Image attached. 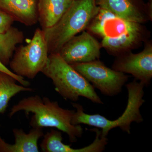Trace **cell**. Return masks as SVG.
I'll return each instance as SVG.
<instances>
[{"mask_svg":"<svg viewBox=\"0 0 152 152\" xmlns=\"http://www.w3.org/2000/svg\"><path fill=\"white\" fill-rule=\"evenodd\" d=\"M38 0H0V8L26 26L38 21Z\"/></svg>","mask_w":152,"mask_h":152,"instance_id":"12","label":"cell"},{"mask_svg":"<svg viewBox=\"0 0 152 152\" xmlns=\"http://www.w3.org/2000/svg\"><path fill=\"white\" fill-rule=\"evenodd\" d=\"M15 142L13 145L7 143L0 135V152H39L38 142L43 137L42 129L33 128L26 134L21 129L13 130Z\"/></svg>","mask_w":152,"mask_h":152,"instance_id":"13","label":"cell"},{"mask_svg":"<svg viewBox=\"0 0 152 152\" xmlns=\"http://www.w3.org/2000/svg\"><path fill=\"white\" fill-rule=\"evenodd\" d=\"M91 130L96 133L94 142L88 146L74 149L71 145L63 143L62 133L58 130L52 129L44 135L40 144L41 150L44 152H102L105 149L108 142L107 137H101V130L95 128Z\"/></svg>","mask_w":152,"mask_h":152,"instance_id":"10","label":"cell"},{"mask_svg":"<svg viewBox=\"0 0 152 152\" xmlns=\"http://www.w3.org/2000/svg\"><path fill=\"white\" fill-rule=\"evenodd\" d=\"M101 45L91 35L84 31L66 43L57 53L69 64L98 60Z\"/></svg>","mask_w":152,"mask_h":152,"instance_id":"7","label":"cell"},{"mask_svg":"<svg viewBox=\"0 0 152 152\" xmlns=\"http://www.w3.org/2000/svg\"><path fill=\"white\" fill-rule=\"evenodd\" d=\"M9 63L12 72L18 75L33 80L46 64L48 49L43 31L37 28L26 45L16 48Z\"/></svg>","mask_w":152,"mask_h":152,"instance_id":"5","label":"cell"},{"mask_svg":"<svg viewBox=\"0 0 152 152\" xmlns=\"http://www.w3.org/2000/svg\"><path fill=\"white\" fill-rule=\"evenodd\" d=\"M17 81L8 74L0 72V114L5 113L9 102L13 97L23 91H32L33 89L17 84Z\"/></svg>","mask_w":152,"mask_h":152,"instance_id":"16","label":"cell"},{"mask_svg":"<svg viewBox=\"0 0 152 152\" xmlns=\"http://www.w3.org/2000/svg\"><path fill=\"white\" fill-rule=\"evenodd\" d=\"M15 21L13 17L0 8V33L6 32Z\"/></svg>","mask_w":152,"mask_h":152,"instance_id":"18","label":"cell"},{"mask_svg":"<svg viewBox=\"0 0 152 152\" xmlns=\"http://www.w3.org/2000/svg\"><path fill=\"white\" fill-rule=\"evenodd\" d=\"M143 31L142 29L127 33L118 37L103 38L102 46L113 53L126 50L140 41Z\"/></svg>","mask_w":152,"mask_h":152,"instance_id":"17","label":"cell"},{"mask_svg":"<svg viewBox=\"0 0 152 152\" xmlns=\"http://www.w3.org/2000/svg\"><path fill=\"white\" fill-rule=\"evenodd\" d=\"M102 94L114 96L121 92L129 76L106 66L96 60L87 63L70 64Z\"/></svg>","mask_w":152,"mask_h":152,"instance_id":"6","label":"cell"},{"mask_svg":"<svg viewBox=\"0 0 152 152\" xmlns=\"http://www.w3.org/2000/svg\"><path fill=\"white\" fill-rule=\"evenodd\" d=\"M112 67L124 73L131 74L137 80L148 86L152 78V45H147L138 53H131L120 57Z\"/></svg>","mask_w":152,"mask_h":152,"instance_id":"8","label":"cell"},{"mask_svg":"<svg viewBox=\"0 0 152 152\" xmlns=\"http://www.w3.org/2000/svg\"><path fill=\"white\" fill-rule=\"evenodd\" d=\"M0 72H3L5 73L10 75L15 79L17 81L20 83L22 86L26 87L30 86V83L29 82L25 80L23 77L18 75L14 73L13 72H12L10 69L7 67L6 66L4 65L1 61H0Z\"/></svg>","mask_w":152,"mask_h":152,"instance_id":"19","label":"cell"},{"mask_svg":"<svg viewBox=\"0 0 152 152\" xmlns=\"http://www.w3.org/2000/svg\"><path fill=\"white\" fill-rule=\"evenodd\" d=\"M128 92L127 105L122 115L111 121L99 114L89 115L84 112L83 107L78 104L72 103L76 109L72 117L73 125H88L100 128L101 137H107L109 132L115 128H120L123 132L131 134V125L133 122L140 124L144 121L141 113V107L145 102L143 99L145 85L135 79L126 85Z\"/></svg>","mask_w":152,"mask_h":152,"instance_id":"2","label":"cell"},{"mask_svg":"<svg viewBox=\"0 0 152 152\" xmlns=\"http://www.w3.org/2000/svg\"><path fill=\"white\" fill-rule=\"evenodd\" d=\"M96 0H74L65 14L54 26L42 29L49 54L56 53L62 47L89 26L100 8Z\"/></svg>","mask_w":152,"mask_h":152,"instance_id":"4","label":"cell"},{"mask_svg":"<svg viewBox=\"0 0 152 152\" xmlns=\"http://www.w3.org/2000/svg\"><path fill=\"white\" fill-rule=\"evenodd\" d=\"M74 0H38V21L42 29L54 26L67 11Z\"/></svg>","mask_w":152,"mask_h":152,"instance_id":"14","label":"cell"},{"mask_svg":"<svg viewBox=\"0 0 152 152\" xmlns=\"http://www.w3.org/2000/svg\"><path fill=\"white\" fill-rule=\"evenodd\" d=\"M91 23L90 31L102 38L118 37L127 33L143 29L141 24L125 20L101 8Z\"/></svg>","mask_w":152,"mask_h":152,"instance_id":"9","label":"cell"},{"mask_svg":"<svg viewBox=\"0 0 152 152\" xmlns=\"http://www.w3.org/2000/svg\"><path fill=\"white\" fill-rule=\"evenodd\" d=\"M24 38L23 32L14 27L0 33V61L4 65L9 64L17 45L22 43Z\"/></svg>","mask_w":152,"mask_h":152,"instance_id":"15","label":"cell"},{"mask_svg":"<svg viewBox=\"0 0 152 152\" xmlns=\"http://www.w3.org/2000/svg\"><path fill=\"white\" fill-rule=\"evenodd\" d=\"M41 72L52 80L55 90L66 100L77 102L83 97L94 103L104 104L92 85L57 53L49 54Z\"/></svg>","mask_w":152,"mask_h":152,"instance_id":"3","label":"cell"},{"mask_svg":"<svg viewBox=\"0 0 152 152\" xmlns=\"http://www.w3.org/2000/svg\"><path fill=\"white\" fill-rule=\"evenodd\" d=\"M96 4L125 20L141 24L151 18L148 10L137 0H97Z\"/></svg>","mask_w":152,"mask_h":152,"instance_id":"11","label":"cell"},{"mask_svg":"<svg viewBox=\"0 0 152 152\" xmlns=\"http://www.w3.org/2000/svg\"><path fill=\"white\" fill-rule=\"evenodd\" d=\"M20 111L34 114L30 124L33 128H56L67 134L69 141L76 142L81 137L83 129L80 125H74L72 120L75 110L63 109L57 102L38 95L24 98L11 109L10 117Z\"/></svg>","mask_w":152,"mask_h":152,"instance_id":"1","label":"cell"}]
</instances>
